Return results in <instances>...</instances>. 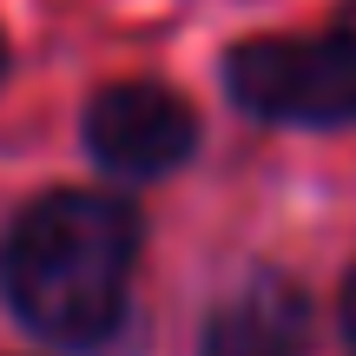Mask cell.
I'll return each instance as SVG.
<instances>
[{"label":"cell","mask_w":356,"mask_h":356,"mask_svg":"<svg viewBox=\"0 0 356 356\" xmlns=\"http://www.w3.org/2000/svg\"><path fill=\"white\" fill-rule=\"evenodd\" d=\"M139 211L113 191H47L13 218L0 244L7 310L60 350H99L126 323Z\"/></svg>","instance_id":"obj_1"},{"label":"cell","mask_w":356,"mask_h":356,"mask_svg":"<svg viewBox=\"0 0 356 356\" xmlns=\"http://www.w3.org/2000/svg\"><path fill=\"white\" fill-rule=\"evenodd\" d=\"M310 350V297L284 270H251L204 317L198 356H304Z\"/></svg>","instance_id":"obj_4"},{"label":"cell","mask_w":356,"mask_h":356,"mask_svg":"<svg viewBox=\"0 0 356 356\" xmlns=\"http://www.w3.org/2000/svg\"><path fill=\"white\" fill-rule=\"evenodd\" d=\"M225 99L264 126H356V0H337L323 33H251L218 66Z\"/></svg>","instance_id":"obj_2"},{"label":"cell","mask_w":356,"mask_h":356,"mask_svg":"<svg viewBox=\"0 0 356 356\" xmlns=\"http://www.w3.org/2000/svg\"><path fill=\"white\" fill-rule=\"evenodd\" d=\"M86 152L106 178H165L198 152V113L165 79H113L86 99Z\"/></svg>","instance_id":"obj_3"},{"label":"cell","mask_w":356,"mask_h":356,"mask_svg":"<svg viewBox=\"0 0 356 356\" xmlns=\"http://www.w3.org/2000/svg\"><path fill=\"white\" fill-rule=\"evenodd\" d=\"M0 79H7V33H0Z\"/></svg>","instance_id":"obj_6"},{"label":"cell","mask_w":356,"mask_h":356,"mask_svg":"<svg viewBox=\"0 0 356 356\" xmlns=\"http://www.w3.org/2000/svg\"><path fill=\"white\" fill-rule=\"evenodd\" d=\"M343 343H350V356H356V264H350V277H343Z\"/></svg>","instance_id":"obj_5"}]
</instances>
